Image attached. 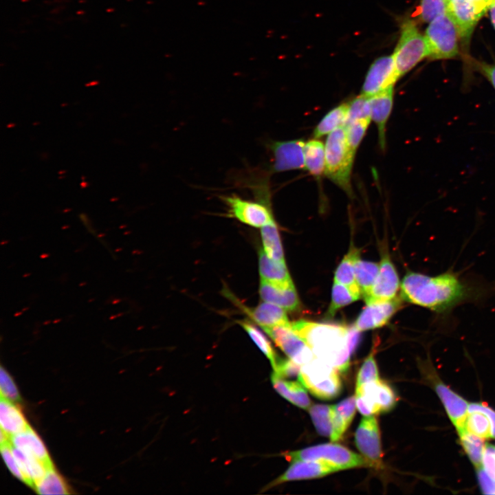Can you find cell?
<instances>
[{"label": "cell", "instance_id": "cell-35", "mask_svg": "<svg viewBox=\"0 0 495 495\" xmlns=\"http://www.w3.org/2000/svg\"><path fill=\"white\" fill-rule=\"evenodd\" d=\"M461 446L470 460L478 469L481 468L483 454L485 449L484 439L468 430L459 433Z\"/></svg>", "mask_w": 495, "mask_h": 495}, {"label": "cell", "instance_id": "cell-31", "mask_svg": "<svg viewBox=\"0 0 495 495\" xmlns=\"http://www.w3.org/2000/svg\"><path fill=\"white\" fill-rule=\"evenodd\" d=\"M263 250L272 259L285 262L284 252L277 226L274 222L261 228Z\"/></svg>", "mask_w": 495, "mask_h": 495}, {"label": "cell", "instance_id": "cell-19", "mask_svg": "<svg viewBox=\"0 0 495 495\" xmlns=\"http://www.w3.org/2000/svg\"><path fill=\"white\" fill-rule=\"evenodd\" d=\"M371 119L376 124L381 149L385 148L386 124L393 102V86L369 96Z\"/></svg>", "mask_w": 495, "mask_h": 495}, {"label": "cell", "instance_id": "cell-9", "mask_svg": "<svg viewBox=\"0 0 495 495\" xmlns=\"http://www.w3.org/2000/svg\"><path fill=\"white\" fill-rule=\"evenodd\" d=\"M356 406L364 416L390 411L397 399L392 388L380 379L355 388Z\"/></svg>", "mask_w": 495, "mask_h": 495}, {"label": "cell", "instance_id": "cell-3", "mask_svg": "<svg viewBox=\"0 0 495 495\" xmlns=\"http://www.w3.org/2000/svg\"><path fill=\"white\" fill-rule=\"evenodd\" d=\"M256 201L247 200L236 194L219 197L227 206L226 216L254 228H262L274 222L270 206V192L267 184L252 188Z\"/></svg>", "mask_w": 495, "mask_h": 495}, {"label": "cell", "instance_id": "cell-37", "mask_svg": "<svg viewBox=\"0 0 495 495\" xmlns=\"http://www.w3.org/2000/svg\"><path fill=\"white\" fill-rule=\"evenodd\" d=\"M239 324L243 327L245 331L249 335L253 342L263 352V353L270 361L273 368L276 366L278 359L267 338L264 334L247 321H240Z\"/></svg>", "mask_w": 495, "mask_h": 495}, {"label": "cell", "instance_id": "cell-49", "mask_svg": "<svg viewBox=\"0 0 495 495\" xmlns=\"http://www.w3.org/2000/svg\"><path fill=\"white\" fill-rule=\"evenodd\" d=\"M474 66L489 80L495 89V65L475 61Z\"/></svg>", "mask_w": 495, "mask_h": 495}, {"label": "cell", "instance_id": "cell-29", "mask_svg": "<svg viewBox=\"0 0 495 495\" xmlns=\"http://www.w3.org/2000/svg\"><path fill=\"white\" fill-rule=\"evenodd\" d=\"M349 102L341 104L329 111L314 130L315 138H321L342 126L346 121Z\"/></svg>", "mask_w": 495, "mask_h": 495}, {"label": "cell", "instance_id": "cell-6", "mask_svg": "<svg viewBox=\"0 0 495 495\" xmlns=\"http://www.w3.org/2000/svg\"><path fill=\"white\" fill-rule=\"evenodd\" d=\"M338 371L316 357L301 366L298 380L315 397L321 399H332L341 392Z\"/></svg>", "mask_w": 495, "mask_h": 495}, {"label": "cell", "instance_id": "cell-12", "mask_svg": "<svg viewBox=\"0 0 495 495\" xmlns=\"http://www.w3.org/2000/svg\"><path fill=\"white\" fill-rule=\"evenodd\" d=\"M489 5L480 0H450L448 13L459 30L461 39L470 36L481 16L489 9Z\"/></svg>", "mask_w": 495, "mask_h": 495}, {"label": "cell", "instance_id": "cell-15", "mask_svg": "<svg viewBox=\"0 0 495 495\" xmlns=\"http://www.w3.org/2000/svg\"><path fill=\"white\" fill-rule=\"evenodd\" d=\"M304 144L302 140L273 142L270 144L272 154L271 171H283L305 168Z\"/></svg>", "mask_w": 495, "mask_h": 495}, {"label": "cell", "instance_id": "cell-28", "mask_svg": "<svg viewBox=\"0 0 495 495\" xmlns=\"http://www.w3.org/2000/svg\"><path fill=\"white\" fill-rule=\"evenodd\" d=\"M304 157L305 168L314 177L324 173L325 149L322 142L313 139L305 142Z\"/></svg>", "mask_w": 495, "mask_h": 495}, {"label": "cell", "instance_id": "cell-40", "mask_svg": "<svg viewBox=\"0 0 495 495\" xmlns=\"http://www.w3.org/2000/svg\"><path fill=\"white\" fill-rule=\"evenodd\" d=\"M449 0H421L419 7L420 19L430 23L439 15L447 13Z\"/></svg>", "mask_w": 495, "mask_h": 495}, {"label": "cell", "instance_id": "cell-43", "mask_svg": "<svg viewBox=\"0 0 495 495\" xmlns=\"http://www.w3.org/2000/svg\"><path fill=\"white\" fill-rule=\"evenodd\" d=\"M1 396L13 402H19L21 397L18 389L8 373L3 368L0 369Z\"/></svg>", "mask_w": 495, "mask_h": 495}, {"label": "cell", "instance_id": "cell-21", "mask_svg": "<svg viewBox=\"0 0 495 495\" xmlns=\"http://www.w3.org/2000/svg\"><path fill=\"white\" fill-rule=\"evenodd\" d=\"M11 443L25 454L43 462L48 468L54 466L45 445L30 426L12 436Z\"/></svg>", "mask_w": 495, "mask_h": 495}, {"label": "cell", "instance_id": "cell-14", "mask_svg": "<svg viewBox=\"0 0 495 495\" xmlns=\"http://www.w3.org/2000/svg\"><path fill=\"white\" fill-rule=\"evenodd\" d=\"M355 443L372 466L380 465L382 450L378 422L373 415L362 419L355 433Z\"/></svg>", "mask_w": 495, "mask_h": 495}, {"label": "cell", "instance_id": "cell-16", "mask_svg": "<svg viewBox=\"0 0 495 495\" xmlns=\"http://www.w3.org/2000/svg\"><path fill=\"white\" fill-rule=\"evenodd\" d=\"M399 288V279L396 269L388 255L384 254L375 283L364 300L366 305L388 300L395 298Z\"/></svg>", "mask_w": 495, "mask_h": 495}, {"label": "cell", "instance_id": "cell-39", "mask_svg": "<svg viewBox=\"0 0 495 495\" xmlns=\"http://www.w3.org/2000/svg\"><path fill=\"white\" fill-rule=\"evenodd\" d=\"M371 120V118H361L344 124L348 144L353 152H356Z\"/></svg>", "mask_w": 495, "mask_h": 495}, {"label": "cell", "instance_id": "cell-7", "mask_svg": "<svg viewBox=\"0 0 495 495\" xmlns=\"http://www.w3.org/2000/svg\"><path fill=\"white\" fill-rule=\"evenodd\" d=\"M424 35L428 44L430 59H450L459 54V30L448 12L430 21Z\"/></svg>", "mask_w": 495, "mask_h": 495}, {"label": "cell", "instance_id": "cell-44", "mask_svg": "<svg viewBox=\"0 0 495 495\" xmlns=\"http://www.w3.org/2000/svg\"><path fill=\"white\" fill-rule=\"evenodd\" d=\"M1 452L5 463L11 472V473L15 477L25 483V478L22 473L13 454L11 441L4 444H1Z\"/></svg>", "mask_w": 495, "mask_h": 495}, {"label": "cell", "instance_id": "cell-46", "mask_svg": "<svg viewBox=\"0 0 495 495\" xmlns=\"http://www.w3.org/2000/svg\"><path fill=\"white\" fill-rule=\"evenodd\" d=\"M482 461L485 472L495 481V446H485Z\"/></svg>", "mask_w": 495, "mask_h": 495}, {"label": "cell", "instance_id": "cell-32", "mask_svg": "<svg viewBox=\"0 0 495 495\" xmlns=\"http://www.w3.org/2000/svg\"><path fill=\"white\" fill-rule=\"evenodd\" d=\"M380 265L360 258L355 263V276L363 298L370 292L377 276Z\"/></svg>", "mask_w": 495, "mask_h": 495}, {"label": "cell", "instance_id": "cell-47", "mask_svg": "<svg viewBox=\"0 0 495 495\" xmlns=\"http://www.w3.org/2000/svg\"><path fill=\"white\" fill-rule=\"evenodd\" d=\"M475 411L483 412L488 417L491 424L492 438H495V410L483 402L470 404L468 412Z\"/></svg>", "mask_w": 495, "mask_h": 495}, {"label": "cell", "instance_id": "cell-4", "mask_svg": "<svg viewBox=\"0 0 495 495\" xmlns=\"http://www.w3.org/2000/svg\"><path fill=\"white\" fill-rule=\"evenodd\" d=\"M325 175L351 195V175L355 152L350 148L344 126L329 134L325 145Z\"/></svg>", "mask_w": 495, "mask_h": 495}, {"label": "cell", "instance_id": "cell-50", "mask_svg": "<svg viewBox=\"0 0 495 495\" xmlns=\"http://www.w3.org/2000/svg\"><path fill=\"white\" fill-rule=\"evenodd\" d=\"M490 19L495 29V0H493L489 7Z\"/></svg>", "mask_w": 495, "mask_h": 495}, {"label": "cell", "instance_id": "cell-36", "mask_svg": "<svg viewBox=\"0 0 495 495\" xmlns=\"http://www.w3.org/2000/svg\"><path fill=\"white\" fill-rule=\"evenodd\" d=\"M309 414L318 432L330 437L332 430V406L314 405L309 408Z\"/></svg>", "mask_w": 495, "mask_h": 495}, {"label": "cell", "instance_id": "cell-10", "mask_svg": "<svg viewBox=\"0 0 495 495\" xmlns=\"http://www.w3.org/2000/svg\"><path fill=\"white\" fill-rule=\"evenodd\" d=\"M424 370L427 380L441 399L458 434L467 430L465 421L469 406L467 401L444 384L432 366L428 364Z\"/></svg>", "mask_w": 495, "mask_h": 495}, {"label": "cell", "instance_id": "cell-34", "mask_svg": "<svg viewBox=\"0 0 495 495\" xmlns=\"http://www.w3.org/2000/svg\"><path fill=\"white\" fill-rule=\"evenodd\" d=\"M34 489L40 494H68L70 493L65 481L55 470L54 466L47 470L43 477L35 484Z\"/></svg>", "mask_w": 495, "mask_h": 495}, {"label": "cell", "instance_id": "cell-22", "mask_svg": "<svg viewBox=\"0 0 495 495\" xmlns=\"http://www.w3.org/2000/svg\"><path fill=\"white\" fill-rule=\"evenodd\" d=\"M271 381L276 391L283 398L300 408L309 409L310 399L305 390L306 388L299 380H287L273 373Z\"/></svg>", "mask_w": 495, "mask_h": 495}, {"label": "cell", "instance_id": "cell-27", "mask_svg": "<svg viewBox=\"0 0 495 495\" xmlns=\"http://www.w3.org/2000/svg\"><path fill=\"white\" fill-rule=\"evenodd\" d=\"M12 450L25 478V483L34 489L35 484L43 477L48 468L41 461L25 454L12 444Z\"/></svg>", "mask_w": 495, "mask_h": 495}, {"label": "cell", "instance_id": "cell-48", "mask_svg": "<svg viewBox=\"0 0 495 495\" xmlns=\"http://www.w3.org/2000/svg\"><path fill=\"white\" fill-rule=\"evenodd\" d=\"M477 477L482 492L485 494H495V481L481 468L477 469Z\"/></svg>", "mask_w": 495, "mask_h": 495}, {"label": "cell", "instance_id": "cell-11", "mask_svg": "<svg viewBox=\"0 0 495 495\" xmlns=\"http://www.w3.org/2000/svg\"><path fill=\"white\" fill-rule=\"evenodd\" d=\"M262 329L288 358L297 364L303 365L316 358L307 343L293 331L291 322Z\"/></svg>", "mask_w": 495, "mask_h": 495}, {"label": "cell", "instance_id": "cell-1", "mask_svg": "<svg viewBox=\"0 0 495 495\" xmlns=\"http://www.w3.org/2000/svg\"><path fill=\"white\" fill-rule=\"evenodd\" d=\"M400 290L404 301L436 313L450 309L467 300L472 292L470 287L452 272L436 276L408 272L400 284Z\"/></svg>", "mask_w": 495, "mask_h": 495}, {"label": "cell", "instance_id": "cell-38", "mask_svg": "<svg viewBox=\"0 0 495 495\" xmlns=\"http://www.w3.org/2000/svg\"><path fill=\"white\" fill-rule=\"evenodd\" d=\"M465 428L468 432L484 439L492 437L490 421L488 417L483 412H469L466 417Z\"/></svg>", "mask_w": 495, "mask_h": 495}, {"label": "cell", "instance_id": "cell-13", "mask_svg": "<svg viewBox=\"0 0 495 495\" xmlns=\"http://www.w3.org/2000/svg\"><path fill=\"white\" fill-rule=\"evenodd\" d=\"M399 78L393 54L379 57L368 69L361 94L373 96L393 86Z\"/></svg>", "mask_w": 495, "mask_h": 495}, {"label": "cell", "instance_id": "cell-17", "mask_svg": "<svg viewBox=\"0 0 495 495\" xmlns=\"http://www.w3.org/2000/svg\"><path fill=\"white\" fill-rule=\"evenodd\" d=\"M404 300L399 297L367 304L357 318L354 326L360 331L381 327L390 320L402 307Z\"/></svg>", "mask_w": 495, "mask_h": 495}, {"label": "cell", "instance_id": "cell-5", "mask_svg": "<svg viewBox=\"0 0 495 495\" xmlns=\"http://www.w3.org/2000/svg\"><path fill=\"white\" fill-rule=\"evenodd\" d=\"M429 56L430 50L425 35L420 32L412 20L403 21L400 36L393 54L399 78Z\"/></svg>", "mask_w": 495, "mask_h": 495}, {"label": "cell", "instance_id": "cell-8", "mask_svg": "<svg viewBox=\"0 0 495 495\" xmlns=\"http://www.w3.org/2000/svg\"><path fill=\"white\" fill-rule=\"evenodd\" d=\"M285 457L291 461L296 460L322 461L337 466L340 470L357 467L372 466L366 459L336 443H324L290 452L285 454Z\"/></svg>", "mask_w": 495, "mask_h": 495}, {"label": "cell", "instance_id": "cell-18", "mask_svg": "<svg viewBox=\"0 0 495 495\" xmlns=\"http://www.w3.org/2000/svg\"><path fill=\"white\" fill-rule=\"evenodd\" d=\"M292 462L287 470L267 488L288 481L320 478L340 470L337 466L322 461L296 460Z\"/></svg>", "mask_w": 495, "mask_h": 495}, {"label": "cell", "instance_id": "cell-33", "mask_svg": "<svg viewBox=\"0 0 495 495\" xmlns=\"http://www.w3.org/2000/svg\"><path fill=\"white\" fill-rule=\"evenodd\" d=\"M361 294L349 287L334 282L331 292V301L327 312V317L331 318L342 307L351 304L361 297Z\"/></svg>", "mask_w": 495, "mask_h": 495}, {"label": "cell", "instance_id": "cell-23", "mask_svg": "<svg viewBox=\"0 0 495 495\" xmlns=\"http://www.w3.org/2000/svg\"><path fill=\"white\" fill-rule=\"evenodd\" d=\"M258 267L261 280L282 287L294 286L285 263L272 259L263 250L259 252Z\"/></svg>", "mask_w": 495, "mask_h": 495}, {"label": "cell", "instance_id": "cell-2", "mask_svg": "<svg viewBox=\"0 0 495 495\" xmlns=\"http://www.w3.org/2000/svg\"><path fill=\"white\" fill-rule=\"evenodd\" d=\"M291 327L316 358L340 372L347 371L352 354L348 342L349 327L305 320L291 322Z\"/></svg>", "mask_w": 495, "mask_h": 495}, {"label": "cell", "instance_id": "cell-30", "mask_svg": "<svg viewBox=\"0 0 495 495\" xmlns=\"http://www.w3.org/2000/svg\"><path fill=\"white\" fill-rule=\"evenodd\" d=\"M358 258H360L358 250L351 248L338 266L335 272L334 282L345 285L361 294L355 276V263Z\"/></svg>", "mask_w": 495, "mask_h": 495}, {"label": "cell", "instance_id": "cell-26", "mask_svg": "<svg viewBox=\"0 0 495 495\" xmlns=\"http://www.w3.org/2000/svg\"><path fill=\"white\" fill-rule=\"evenodd\" d=\"M248 315L261 328L289 323L285 310L268 302H263L252 309H246Z\"/></svg>", "mask_w": 495, "mask_h": 495}, {"label": "cell", "instance_id": "cell-45", "mask_svg": "<svg viewBox=\"0 0 495 495\" xmlns=\"http://www.w3.org/2000/svg\"><path fill=\"white\" fill-rule=\"evenodd\" d=\"M301 366L292 360H278L274 368V373L282 378L299 377Z\"/></svg>", "mask_w": 495, "mask_h": 495}, {"label": "cell", "instance_id": "cell-20", "mask_svg": "<svg viewBox=\"0 0 495 495\" xmlns=\"http://www.w3.org/2000/svg\"><path fill=\"white\" fill-rule=\"evenodd\" d=\"M259 294L263 301L276 305L289 311H296L300 306L294 286H278L261 279Z\"/></svg>", "mask_w": 495, "mask_h": 495}, {"label": "cell", "instance_id": "cell-41", "mask_svg": "<svg viewBox=\"0 0 495 495\" xmlns=\"http://www.w3.org/2000/svg\"><path fill=\"white\" fill-rule=\"evenodd\" d=\"M361 118H371L369 97L363 94L349 102L348 114L344 124Z\"/></svg>", "mask_w": 495, "mask_h": 495}, {"label": "cell", "instance_id": "cell-24", "mask_svg": "<svg viewBox=\"0 0 495 495\" xmlns=\"http://www.w3.org/2000/svg\"><path fill=\"white\" fill-rule=\"evenodd\" d=\"M356 409L355 397H349L332 406L331 441L340 440L350 426Z\"/></svg>", "mask_w": 495, "mask_h": 495}, {"label": "cell", "instance_id": "cell-25", "mask_svg": "<svg viewBox=\"0 0 495 495\" xmlns=\"http://www.w3.org/2000/svg\"><path fill=\"white\" fill-rule=\"evenodd\" d=\"M1 429L12 437L25 430L30 426L20 408L14 402L1 396Z\"/></svg>", "mask_w": 495, "mask_h": 495}, {"label": "cell", "instance_id": "cell-42", "mask_svg": "<svg viewBox=\"0 0 495 495\" xmlns=\"http://www.w3.org/2000/svg\"><path fill=\"white\" fill-rule=\"evenodd\" d=\"M379 380V372L372 352L364 361L357 377L356 387Z\"/></svg>", "mask_w": 495, "mask_h": 495}]
</instances>
